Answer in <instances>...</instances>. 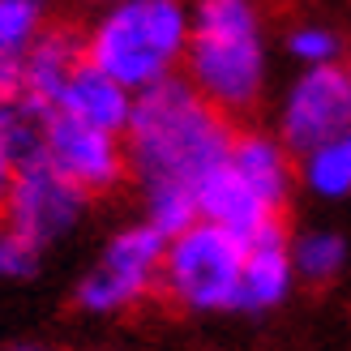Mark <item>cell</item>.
<instances>
[{"mask_svg":"<svg viewBox=\"0 0 351 351\" xmlns=\"http://www.w3.org/2000/svg\"><path fill=\"white\" fill-rule=\"evenodd\" d=\"M236 129L223 112L176 77L159 90L137 95L125 154L129 180L142 193V219L171 240L197 223V193L232 154Z\"/></svg>","mask_w":351,"mask_h":351,"instance_id":"cell-1","label":"cell"},{"mask_svg":"<svg viewBox=\"0 0 351 351\" xmlns=\"http://www.w3.org/2000/svg\"><path fill=\"white\" fill-rule=\"evenodd\" d=\"M180 77L227 120L253 112L270 90V34L261 9L249 0H202L193 9Z\"/></svg>","mask_w":351,"mask_h":351,"instance_id":"cell-2","label":"cell"},{"mask_svg":"<svg viewBox=\"0 0 351 351\" xmlns=\"http://www.w3.org/2000/svg\"><path fill=\"white\" fill-rule=\"evenodd\" d=\"M193 9L180 0H116L82 30L86 64L137 99L184 73Z\"/></svg>","mask_w":351,"mask_h":351,"instance_id":"cell-3","label":"cell"},{"mask_svg":"<svg viewBox=\"0 0 351 351\" xmlns=\"http://www.w3.org/2000/svg\"><path fill=\"white\" fill-rule=\"evenodd\" d=\"M163 257H167V236L146 219L120 223L103 240L95 261L82 270L73 287V304L90 317H120L146 304L163 287Z\"/></svg>","mask_w":351,"mask_h":351,"instance_id":"cell-4","label":"cell"},{"mask_svg":"<svg viewBox=\"0 0 351 351\" xmlns=\"http://www.w3.org/2000/svg\"><path fill=\"white\" fill-rule=\"evenodd\" d=\"M240 270H244V240L215 223H193L167 240L163 257V295L197 317L240 308Z\"/></svg>","mask_w":351,"mask_h":351,"instance_id":"cell-5","label":"cell"},{"mask_svg":"<svg viewBox=\"0 0 351 351\" xmlns=\"http://www.w3.org/2000/svg\"><path fill=\"white\" fill-rule=\"evenodd\" d=\"M274 133L295 159L330 137L351 133V69L326 64V69H295V77L278 95Z\"/></svg>","mask_w":351,"mask_h":351,"instance_id":"cell-6","label":"cell"},{"mask_svg":"<svg viewBox=\"0 0 351 351\" xmlns=\"http://www.w3.org/2000/svg\"><path fill=\"white\" fill-rule=\"evenodd\" d=\"M86 210H90L86 193L60 180L43 159H26L5 206H0V223L17 232L26 244H34L39 253H47L86 223Z\"/></svg>","mask_w":351,"mask_h":351,"instance_id":"cell-7","label":"cell"},{"mask_svg":"<svg viewBox=\"0 0 351 351\" xmlns=\"http://www.w3.org/2000/svg\"><path fill=\"white\" fill-rule=\"evenodd\" d=\"M34 159H43L60 180H69L86 197H108L129 180L125 137L77 125V120L56 116V112H47L43 120V137H39Z\"/></svg>","mask_w":351,"mask_h":351,"instance_id":"cell-8","label":"cell"},{"mask_svg":"<svg viewBox=\"0 0 351 351\" xmlns=\"http://www.w3.org/2000/svg\"><path fill=\"white\" fill-rule=\"evenodd\" d=\"M295 266H291V236L278 227H266L244 240V270H240V308L249 317L274 313L278 304H287V295L295 291Z\"/></svg>","mask_w":351,"mask_h":351,"instance_id":"cell-9","label":"cell"},{"mask_svg":"<svg viewBox=\"0 0 351 351\" xmlns=\"http://www.w3.org/2000/svg\"><path fill=\"white\" fill-rule=\"evenodd\" d=\"M227 167H232L249 189H257L278 215H283L291 189L300 184L295 180V154L278 142V133H266V129L236 133L232 154H227Z\"/></svg>","mask_w":351,"mask_h":351,"instance_id":"cell-10","label":"cell"},{"mask_svg":"<svg viewBox=\"0 0 351 351\" xmlns=\"http://www.w3.org/2000/svg\"><path fill=\"white\" fill-rule=\"evenodd\" d=\"M133 103H137V99L125 90V86H116L108 73H99L95 64H82L77 73L64 82V90L56 95L51 112L77 120V125H90V129L120 133V137H125L129 116H133Z\"/></svg>","mask_w":351,"mask_h":351,"instance_id":"cell-11","label":"cell"},{"mask_svg":"<svg viewBox=\"0 0 351 351\" xmlns=\"http://www.w3.org/2000/svg\"><path fill=\"white\" fill-rule=\"evenodd\" d=\"M86 64V47H82V34L69 30V26H47V34L26 51L22 60V99H30L34 108L51 112L56 95L64 90V82Z\"/></svg>","mask_w":351,"mask_h":351,"instance_id":"cell-12","label":"cell"},{"mask_svg":"<svg viewBox=\"0 0 351 351\" xmlns=\"http://www.w3.org/2000/svg\"><path fill=\"white\" fill-rule=\"evenodd\" d=\"M295 180L317 202H343L351 197V133L330 137L295 159Z\"/></svg>","mask_w":351,"mask_h":351,"instance_id":"cell-13","label":"cell"},{"mask_svg":"<svg viewBox=\"0 0 351 351\" xmlns=\"http://www.w3.org/2000/svg\"><path fill=\"white\" fill-rule=\"evenodd\" d=\"M347 236L335 232V227H304V232L291 236V266L295 278L308 287H326L347 270Z\"/></svg>","mask_w":351,"mask_h":351,"instance_id":"cell-14","label":"cell"},{"mask_svg":"<svg viewBox=\"0 0 351 351\" xmlns=\"http://www.w3.org/2000/svg\"><path fill=\"white\" fill-rule=\"evenodd\" d=\"M283 51L295 60V69H326V64H343V34L317 22V17H304L283 34Z\"/></svg>","mask_w":351,"mask_h":351,"instance_id":"cell-15","label":"cell"},{"mask_svg":"<svg viewBox=\"0 0 351 351\" xmlns=\"http://www.w3.org/2000/svg\"><path fill=\"white\" fill-rule=\"evenodd\" d=\"M47 34V9L39 0H0V51L26 60V51Z\"/></svg>","mask_w":351,"mask_h":351,"instance_id":"cell-16","label":"cell"},{"mask_svg":"<svg viewBox=\"0 0 351 351\" xmlns=\"http://www.w3.org/2000/svg\"><path fill=\"white\" fill-rule=\"evenodd\" d=\"M43 253L26 244L17 232H9L5 223H0V283H22V278H34L39 270Z\"/></svg>","mask_w":351,"mask_h":351,"instance_id":"cell-17","label":"cell"},{"mask_svg":"<svg viewBox=\"0 0 351 351\" xmlns=\"http://www.w3.org/2000/svg\"><path fill=\"white\" fill-rule=\"evenodd\" d=\"M22 150L13 146V137L0 129V206H5V197H9V189H13V180H17V171H22Z\"/></svg>","mask_w":351,"mask_h":351,"instance_id":"cell-18","label":"cell"},{"mask_svg":"<svg viewBox=\"0 0 351 351\" xmlns=\"http://www.w3.org/2000/svg\"><path fill=\"white\" fill-rule=\"evenodd\" d=\"M17 90H22V60H13L0 51V103L13 99Z\"/></svg>","mask_w":351,"mask_h":351,"instance_id":"cell-19","label":"cell"},{"mask_svg":"<svg viewBox=\"0 0 351 351\" xmlns=\"http://www.w3.org/2000/svg\"><path fill=\"white\" fill-rule=\"evenodd\" d=\"M5 351H47V347H34V343H17V347H5Z\"/></svg>","mask_w":351,"mask_h":351,"instance_id":"cell-20","label":"cell"}]
</instances>
